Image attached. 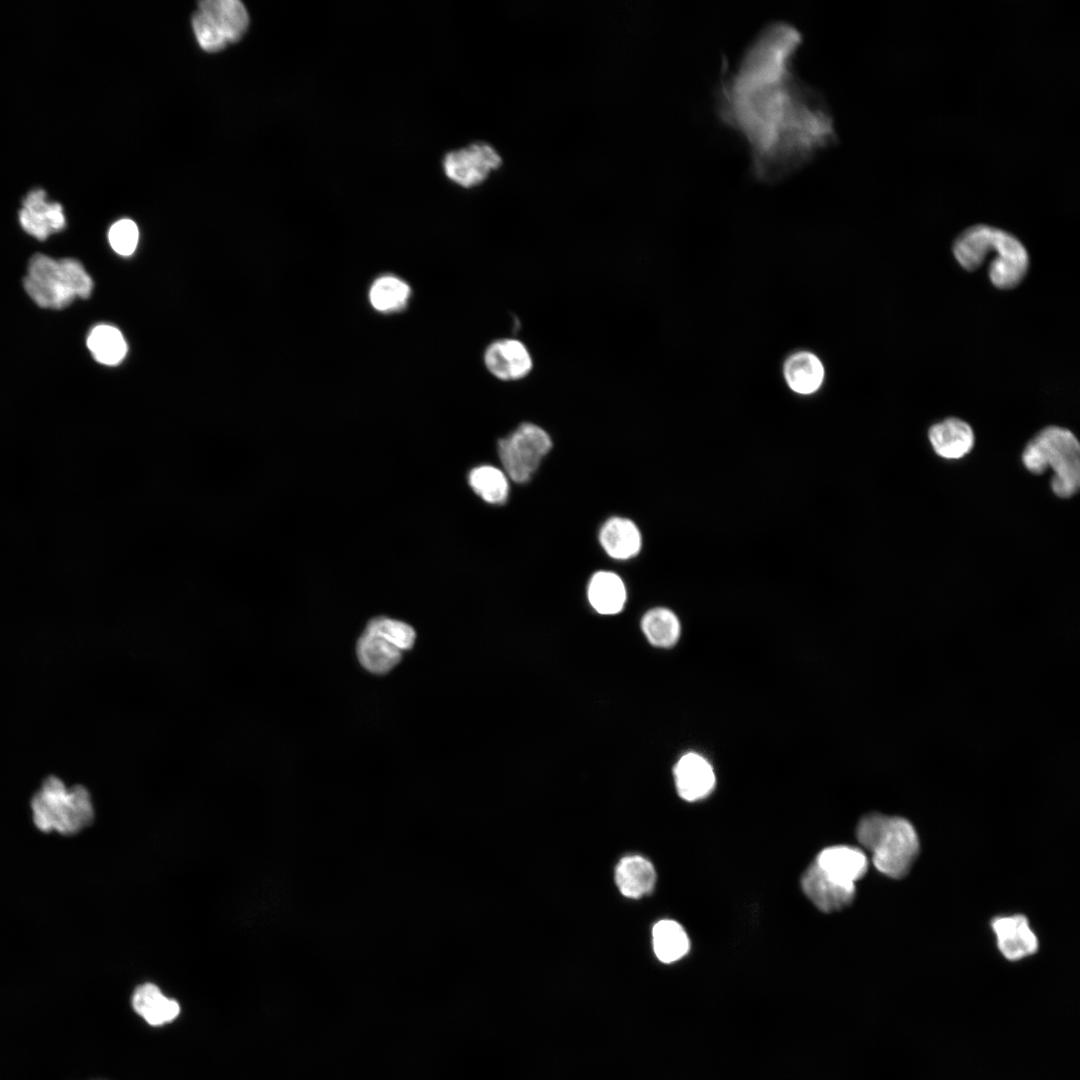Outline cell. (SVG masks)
I'll use <instances>...</instances> for the list:
<instances>
[{
    "instance_id": "6da1fadb",
    "label": "cell",
    "mask_w": 1080,
    "mask_h": 1080,
    "mask_svg": "<svg viewBox=\"0 0 1080 1080\" xmlns=\"http://www.w3.org/2000/svg\"><path fill=\"white\" fill-rule=\"evenodd\" d=\"M801 42L793 25L775 21L758 33L735 68L722 65L717 114L743 137L752 174L761 182L782 180L837 140L825 98L795 69Z\"/></svg>"
},
{
    "instance_id": "7a4b0ae2",
    "label": "cell",
    "mask_w": 1080,
    "mask_h": 1080,
    "mask_svg": "<svg viewBox=\"0 0 1080 1080\" xmlns=\"http://www.w3.org/2000/svg\"><path fill=\"white\" fill-rule=\"evenodd\" d=\"M953 253L959 264L970 271L979 268L987 254L995 253L989 265V278L1000 289L1018 285L1029 265L1027 250L1020 240L986 224L964 230L953 244Z\"/></svg>"
},
{
    "instance_id": "3957f363",
    "label": "cell",
    "mask_w": 1080,
    "mask_h": 1080,
    "mask_svg": "<svg viewBox=\"0 0 1080 1080\" xmlns=\"http://www.w3.org/2000/svg\"><path fill=\"white\" fill-rule=\"evenodd\" d=\"M856 835L862 846L872 853L877 870L891 878L905 876L918 855L916 831L900 817L867 815L859 822Z\"/></svg>"
},
{
    "instance_id": "277c9868",
    "label": "cell",
    "mask_w": 1080,
    "mask_h": 1080,
    "mask_svg": "<svg viewBox=\"0 0 1080 1080\" xmlns=\"http://www.w3.org/2000/svg\"><path fill=\"white\" fill-rule=\"evenodd\" d=\"M23 284L38 306L49 309H63L76 297L88 298L93 290V281L79 261L44 254L30 258Z\"/></svg>"
},
{
    "instance_id": "5b68a950",
    "label": "cell",
    "mask_w": 1080,
    "mask_h": 1080,
    "mask_svg": "<svg viewBox=\"0 0 1080 1080\" xmlns=\"http://www.w3.org/2000/svg\"><path fill=\"white\" fill-rule=\"evenodd\" d=\"M1022 460L1028 471L1042 474L1050 467L1054 475L1053 492L1068 498L1080 485V446L1075 435L1068 429L1049 426L1041 430L1026 445Z\"/></svg>"
},
{
    "instance_id": "8992f818",
    "label": "cell",
    "mask_w": 1080,
    "mask_h": 1080,
    "mask_svg": "<svg viewBox=\"0 0 1080 1080\" xmlns=\"http://www.w3.org/2000/svg\"><path fill=\"white\" fill-rule=\"evenodd\" d=\"M32 820L43 832L73 835L94 820L89 792L80 785L67 786L57 777L47 778L31 799Z\"/></svg>"
},
{
    "instance_id": "52a82bcc",
    "label": "cell",
    "mask_w": 1080,
    "mask_h": 1080,
    "mask_svg": "<svg viewBox=\"0 0 1080 1080\" xmlns=\"http://www.w3.org/2000/svg\"><path fill=\"white\" fill-rule=\"evenodd\" d=\"M551 447V437L542 427L523 422L498 441V454L508 478L522 484L531 479Z\"/></svg>"
},
{
    "instance_id": "ba28073f",
    "label": "cell",
    "mask_w": 1080,
    "mask_h": 1080,
    "mask_svg": "<svg viewBox=\"0 0 1080 1080\" xmlns=\"http://www.w3.org/2000/svg\"><path fill=\"white\" fill-rule=\"evenodd\" d=\"M502 162V157L494 146L477 141L446 152L441 166L450 182L470 189L485 182L501 167Z\"/></svg>"
},
{
    "instance_id": "9c48e42d",
    "label": "cell",
    "mask_w": 1080,
    "mask_h": 1080,
    "mask_svg": "<svg viewBox=\"0 0 1080 1080\" xmlns=\"http://www.w3.org/2000/svg\"><path fill=\"white\" fill-rule=\"evenodd\" d=\"M483 363L490 375L504 382L520 381L534 369V359L528 346L515 337L490 342L484 350Z\"/></svg>"
},
{
    "instance_id": "30bf717a",
    "label": "cell",
    "mask_w": 1080,
    "mask_h": 1080,
    "mask_svg": "<svg viewBox=\"0 0 1080 1080\" xmlns=\"http://www.w3.org/2000/svg\"><path fill=\"white\" fill-rule=\"evenodd\" d=\"M19 222L28 234L41 241L62 231L66 225L62 205L48 201L42 189L27 194L19 211Z\"/></svg>"
},
{
    "instance_id": "8fae6325",
    "label": "cell",
    "mask_w": 1080,
    "mask_h": 1080,
    "mask_svg": "<svg viewBox=\"0 0 1080 1080\" xmlns=\"http://www.w3.org/2000/svg\"><path fill=\"white\" fill-rule=\"evenodd\" d=\"M801 886L810 901L823 912L840 910L848 906L855 896V886L838 883L815 863L802 875Z\"/></svg>"
},
{
    "instance_id": "7c38bea8",
    "label": "cell",
    "mask_w": 1080,
    "mask_h": 1080,
    "mask_svg": "<svg viewBox=\"0 0 1080 1080\" xmlns=\"http://www.w3.org/2000/svg\"><path fill=\"white\" fill-rule=\"evenodd\" d=\"M674 780L677 792L686 801L707 797L715 786V774L711 764L697 753H687L676 763Z\"/></svg>"
},
{
    "instance_id": "4fadbf2b",
    "label": "cell",
    "mask_w": 1080,
    "mask_h": 1080,
    "mask_svg": "<svg viewBox=\"0 0 1080 1080\" xmlns=\"http://www.w3.org/2000/svg\"><path fill=\"white\" fill-rule=\"evenodd\" d=\"M814 863L833 880L846 886H855L868 867L867 858L861 850L845 845L823 849Z\"/></svg>"
},
{
    "instance_id": "5bb4252c",
    "label": "cell",
    "mask_w": 1080,
    "mask_h": 1080,
    "mask_svg": "<svg viewBox=\"0 0 1080 1080\" xmlns=\"http://www.w3.org/2000/svg\"><path fill=\"white\" fill-rule=\"evenodd\" d=\"M132 1008L148 1025L162 1027L174 1022L181 1013L180 1004L166 996L153 983L136 987L131 997Z\"/></svg>"
},
{
    "instance_id": "9a60e30c",
    "label": "cell",
    "mask_w": 1080,
    "mask_h": 1080,
    "mask_svg": "<svg viewBox=\"0 0 1080 1080\" xmlns=\"http://www.w3.org/2000/svg\"><path fill=\"white\" fill-rule=\"evenodd\" d=\"M1001 953L1018 960L1036 952L1038 942L1027 919L1022 915L998 917L992 922Z\"/></svg>"
},
{
    "instance_id": "2e32d148",
    "label": "cell",
    "mask_w": 1080,
    "mask_h": 1080,
    "mask_svg": "<svg viewBox=\"0 0 1080 1080\" xmlns=\"http://www.w3.org/2000/svg\"><path fill=\"white\" fill-rule=\"evenodd\" d=\"M782 371L787 386L799 395L816 393L825 379V368L821 359L806 350L790 354L784 361Z\"/></svg>"
},
{
    "instance_id": "e0dca14e",
    "label": "cell",
    "mask_w": 1080,
    "mask_h": 1080,
    "mask_svg": "<svg viewBox=\"0 0 1080 1080\" xmlns=\"http://www.w3.org/2000/svg\"><path fill=\"white\" fill-rule=\"evenodd\" d=\"M599 542L609 557L615 560H628L640 552L642 535L632 520L613 516L601 526Z\"/></svg>"
},
{
    "instance_id": "ac0fdd59",
    "label": "cell",
    "mask_w": 1080,
    "mask_h": 1080,
    "mask_svg": "<svg viewBox=\"0 0 1080 1080\" xmlns=\"http://www.w3.org/2000/svg\"><path fill=\"white\" fill-rule=\"evenodd\" d=\"M928 436L934 451L946 459H959L968 454L974 445L970 425L954 417L934 424Z\"/></svg>"
},
{
    "instance_id": "d6986e66",
    "label": "cell",
    "mask_w": 1080,
    "mask_h": 1080,
    "mask_svg": "<svg viewBox=\"0 0 1080 1080\" xmlns=\"http://www.w3.org/2000/svg\"><path fill=\"white\" fill-rule=\"evenodd\" d=\"M656 882V871L652 863L639 855H629L620 859L615 869V883L620 893L631 899H639L649 894Z\"/></svg>"
},
{
    "instance_id": "ffe728a7",
    "label": "cell",
    "mask_w": 1080,
    "mask_h": 1080,
    "mask_svg": "<svg viewBox=\"0 0 1080 1080\" xmlns=\"http://www.w3.org/2000/svg\"><path fill=\"white\" fill-rule=\"evenodd\" d=\"M587 596L589 603L599 614L613 615L623 609L627 592L618 574L601 570L591 576Z\"/></svg>"
},
{
    "instance_id": "44dd1931",
    "label": "cell",
    "mask_w": 1080,
    "mask_h": 1080,
    "mask_svg": "<svg viewBox=\"0 0 1080 1080\" xmlns=\"http://www.w3.org/2000/svg\"><path fill=\"white\" fill-rule=\"evenodd\" d=\"M410 285L397 275L385 273L376 277L368 289L370 306L379 313L392 314L405 310L411 299Z\"/></svg>"
},
{
    "instance_id": "7402d4cb",
    "label": "cell",
    "mask_w": 1080,
    "mask_h": 1080,
    "mask_svg": "<svg viewBox=\"0 0 1080 1080\" xmlns=\"http://www.w3.org/2000/svg\"><path fill=\"white\" fill-rule=\"evenodd\" d=\"M357 656L368 671L382 674L396 666L402 651L383 636L365 629L357 642Z\"/></svg>"
},
{
    "instance_id": "603a6c76",
    "label": "cell",
    "mask_w": 1080,
    "mask_h": 1080,
    "mask_svg": "<svg viewBox=\"0 0 1080 1080\" xmlns=\"http://www.w3.org/2000/svg\"><path fill=\"white\" fill-rule=\"evenodd\" d=\"M199 10L213 20L228 43L240 40L247 30L248 13L238 0H204L199 2Z\"/></svg>"
},
{
    "instance_id": "cb8c5ba5",
    "label": "cell",
    "mask_w": 1080,
    "mask_h": 1080,
    "mask_svg": "<svg viewBox=\"0 0 1080 1080\" xmlns=\"http://www.w3.org/2000/svg\"><path fill=\"white\" fill-rule=\"evenodd\" d=\"M652 944L659 961L669 964L684 957L690 942L683 927L674 920L658 921L652 929Z\"/></svg>"
},
{
    "instance_id": "d4e9b609",
    "label": "cell",
    "mask_w": 1080,
    "mask_h": 1080,
    "mask_svg": "<svg viewBox=\"0 0 1080 1080\" xmlns=\"http://www.w3.org/2000/svg\"><path fill=\"white\" fill-rule=\"evenodd\" d=\"M87 347L97 362L108 366L119 364L128 349L121 331L108 324L97 325L90 331Z\"/></svg>"
},
{
    "instance_id": "484cf974",
    "label": "cell",
    "mask_w": 1080,
    "mask_h": 1080,
    "mask_svg": "<svg viewBox=\"0 0 1080 1080\" xmlns=\"http://www.w3.org/2000/svg\"><path fill=\"white\" fill-rule=\"evenodd\" d=\"M641 629L647 640L656 647L673 646L680 636V622L673 611L656 607L647 611L641 620Z\"/></svg>"
},
{
    "instance_id": "4316f807",
    "label": "cell",
    "mask_w": 1080,
    "mask_h": 1080,
    "mask_svg": "<svg viewBox=\"0 0 1080 1080\" xmlns=\"http://www.w3.org/2000/svg\"><path fill=\"white\" fill-rule=\"evenodd\" d=\"M508 479L504 471L493 465L477 466L468 475V482L472 490L490 504H503L507 500L509 495Z\"/></svg>"
},
{
    "instance_id": "83f0119b",
    "label": "cell",
    "mask_w": 1080,
    "mask_h": 1080,
    "mask_svg": "<svg viewBox=\"0 0 1080 1080\" xmlns=\"http://www.w3.org/2000/svg\"><path fill=\"white\" fill-rule=\"evenodd\" d=\"M366 629L383 636L401 651L411 649L416 638L410 625L387 617L374 618Z\"/></svg>"
},
{
    "instance_id": "f1b7e54d",
    "label": "cell",
    "mask_w": 1080,
    "mask_h": 1080,
    "mask_svg": "<svg viewBox=\"0 0 1080 1080\" xmlns=\"http://www.w3.org/2000/svg\"><path fill=\"white\" fill-rule=\"evenodd\" d=\"M192 27L199 45L207 52L222 50L228 43L213 20L199 9L192 17Z\"/></svg>"
},
{
    "instance_id": "f546056e",
    "label": "cell",
    "mask_w": 1080,
    "mask_h": 1080,
    "mask_svg": "<svg viewBox=\"0 0 1080 1080\" xmlns=\"http://www.w3.org/2000/svg\"><path fill=\"white\" fill-rule=\"evenodd\" d=\"M139 239L136 223L130 219H121L109 229L108 240L112 249L121 256L134 253Z\"/></svg>"
}]
</instances>
